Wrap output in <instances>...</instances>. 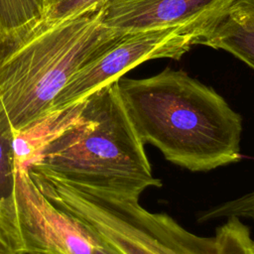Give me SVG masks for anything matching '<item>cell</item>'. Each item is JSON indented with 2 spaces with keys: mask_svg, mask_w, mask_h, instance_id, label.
Returning a JSON list of instances; mask_svg holds the SVG:
<instances>
[{
  "mask_svg": "<svg viewBox=\"0 0 254 254\" xmlns=\"http://www.w3.org/2000/svg\"><path fill=\"white\" fill-rule=\"evenodd\" d=\"M117 90L140 141L172 164L208 172L242 159V117L212 87L166 67L144 78L122 76Z\"/></svg>",
  "mask_w": 254,
  "mask_h": 254,
  "instance_id": "cell-1",
  "label": "cell"
},
{
  "mask_svg": "<svg viewBox=\"0 0 254 254\" xmlns=\"http://www.w3.org/2000/svg\"><path fill=\"white\" fill-rule=\"evenodd\" d=\"M29 173L57 206L118 254H254L251 230L238 217L226 218L212 236H199L167 213L147 210L138 196L74 185L40 163Z\"/></svg>",
  "mask_w": 254,
  "mask_h": 254,
  "instance_id": "cell-2",
  "label": "cell"
},
{
  "mask_svg": "<svg viewBox=\"0 0 254 254\" xmlns=\"http://www.w3.org/2000/svg\"><path fill=\"white\" fill-rule=\"evenodd\" d=\"M101 5L62 22L41 23L1 50L3 137L11 141L15 132L49 112L71 76L127 34L102 22Z\"/></svg>",
  "mask_w": 254,
  "mask_h": 254,
  "instance_id": "cell-3",
  "label": "cell"
},
{
  "mask_svg": "<svg viewBox=\"0 0 254 254\" xmlns=\"http://www.w3.org/2000/svg\"><path fill=\"white\" fill-rule=\"evenodd\" d=\"M126 114L117 80L88 96L82 120L42 154L41 163L74 185L140 197L163 183ZM29 168V167H28Z\"/></svg>",
  "mask_w": 254,
  "mask_h": 254,
  "instance_id": "cell-4",
  "label": "cell"
},
{
  "mask_svg": "<svg viewBox=\"0 0 254 254\" xmlns=\"http://www.w3.org/2000/svg\"><path fill=\"white\" fill-rule=\"evenodd\" d=\"M199 38V34L182 27L127 33L71 76L55 99L52 109L63 108L90 96L147 61L180 60L197 44Z\"/></svg>",
  "mask_w": 254,
  "mask_h": 254,
  "instance_id": "cell-5",
  "label": "cell"
},
{
  "mask_svg": "<svg viewBox=\"0 0 254 254\" xmlns=\"http://www.w3.org/2000/svg\"><path fill=\"white\" fill-rule=\"evenodd\" d=\"M9 196L29 254L94 253V237L39 189L27 167L14 165Z\"/></svg>",
  "mask_w": 254,
  "mask_h": 254,
  "instance_id": "cell-6",
  "label": "cell"
},
{
  "mask_svg": "<svg viewBox=\"0 0 254 254\" xmlns=\"http://www.w3.org/2000/svg\"><path fill=\"white\" fill-rule=\"evenodd\" d=\"M236 1L106 0L101 5V19L123 33L182 27L201 37Z\"/></svg>",
  "mask_w": 254,
  "mask_h": 254,
  "instance_id": "cell-7",
  "label": "cell"
},
{
  "mask_svg": "<svg viewBox=\"0 0 254 254\" xmlns=\"http://www.w3.org/2000/svg\"><path fill=\"white\" fill-rule=\"evenodd\" d=\"M88 97L71 105L52 109L11 138L14 165L30 167L37 163L44 151L84 117Z\"/></svg>",
  "mask_w": 254,
  "mask_h": 254,
  "instance_id": "cell-8",
  "label": "cell"
},
{
  "mask_svg": "<svg viewBox=\"0 0 254 254\" xmlns=\"http://www.w3.org/2000/svg\"><path fill=\"white\" fill-rule=\"evenodd\" d=\"M196 45L227 52L254 70V0H237Z\"/></svg>",
  "mask_w": 254,
  "mask_h": 254,
  "instance_id": "cell-9",
  "label": "cell"
},
{
  "mask_svg": "<svg viewBox=\"0 0 254 254\" xmlns=\"http://www.w3.org/2000/svg\"><path fill=\"white\" fill-rule=\"evenodd\" d=\"M48 0H0V49L34 30L45 18Z\"/></svg>",
  "mask_w": 254,
  "mask_h": 254,
  "instance_id": "cell-10",
  "label": "cell"
},
{
  "mask_svg": "<svg viewBox=\"0 0 254 254\" xmlns=\"http://www.w3.org/2000/svg\"><path fill=\"white\" fill-rule=\"evenodd\" d=\"M0 254H29V248L9 194L0 196Z\"/></svg>",
  "mask_w": 254,
  "mask_h": 254,
  "instance_id": "cell-11",
  "label": "cell"
},
{
  "mask_svg": "<svg viewBox=\"0 0 254 254\" xmlns=\"http://www.w3.org/2000/svg\"><path fill=\"white\" fill-rule=\"evenodd\" d=\"M228 217L250 219L254 222V190L202 210L196 218L198 222H207Z\"/></svg>",
  "mask_w": 254,
  "mask_h": 254,
  "instance_id": "cell-12",
  "label": "cell"
},
{
  "mask_svg": "<svg viewBox=\"0 0 254 254\" xmlns=\"http://www.w3.org/2000/svg\"><path fill=\"white\" fill-rule=\"evenodd\" d=\"M106 0H48L46 15L42 23H58L81 15Z\"/></svg>",
  "mask_w": 254,
  "mask_h": 254,
  "instance_id": "cell-13",
  "label": "cell"
},
{
  "mask_svg": "<svg viewBox=\"0 0 254 254\" xmlns=\"http://www.w3.org/2000/svg\"><path fill=\"white\" fill-rule=\"evenodd\" d=\"M14 160L11 141L0 134V196L9 194L13 183Z\"/></svg>",
  "mask_w": 254,
  "mask_h": 254,
  "instance_id": "cell-14",
  "label": "cell"
},
{
  "mask_svg": "<svg viewBox=\"0 0 254 254\" xmlns=\"http://www.w3.org/2000/svg\"><path fill=\"white\" fill-rule=\"evenodd\" d=\"M94 239L96 240V246L93 254H118L116 251H114L111 247H109L107 244H105L101 240H98L96 238Z\"/></svg>",
  "mask_w": 254,
  "mask_h": 254,
  "instance_id": "cell-15",
  "label": "cell"
}]
</instances>
